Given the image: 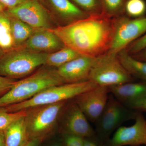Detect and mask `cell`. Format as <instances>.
I'll return each mask as SVG.
<instances>
[{
  "label": "cell",
  "mask_w": 146,
  "mask_h": 146,
  "mask_svg": "<svg viewBox=\"0 0 146 146\" xmlns=\"http://www.w3.org/2000/svg\"><path fill=\"white\" fill-rule=\"evenodd\" d=\"M114 25L115 18L102 13L90 15L69 25L49 29L65 46L82 55L96 58L109 51Z\"/></svg>",
  "instance_id": "obj_1"
},
{
  "label": "cell",
  "mask_w": 146,
  "mask_h": 146,
  "mask_svg": "<svg viewBox=\"0 0 146 146\" xmlns=\"http://www.w3.org/2000/svg\"><path fill=\"white\" fill-rule=\"evenodd\" d=\"M64 83L57 68L47 65L42 67L16 81L8 92L0 97V108L25 101L45 89Z\"/></svg>",
  "instance_id": "obj_2"
},
{
  "label": "cell",
  "mask_w": 146,
  "mask_h": 146,
  "mask_svg": "<svg viewBox=\"0 0 146 146\" xmlns=\"http://www.w3.org/2000/svg\"><path fill=\"white\" fill-rule=\"evenodd\" d=\"M97 86L96 83L89 80L77 83H64L45 89L25 101L1 108L7 112H15L36 106L67 101Z\"/></svg>",
  "instance_id": "obj_3"
},
{
  "label": "cell",
  "mask_w": 146,
  "mask_h": 146,
  "mask_svg": "<svg viewBox=\"0 0 146 146\" xmlns=\"http://www.w3.org/2000/svg\"><path fill=\"white\" fill-rule=\"evenodd\" d=\"M48 54L24 46L5 52L0 57V76L15 80L26 77L46 65Z\"/></svg>",
  "instance_id": "obj_4"
},
{
  "label": "cell",
  "mask_w": 146,
  "mask_h": 146,
  "mask_svg": "<svg viewBox=\"0 0 146 146\" xmlns=\"http://www.w3.org/2000/svg\"><path fill=\"white\" fill-rule=\"evenodd\" d=\"M68 101L25 110V122L30 139L39 138L43 141L54 128Z\"/></svg>",
  "instance_id": "obj_5"
},
{
  "label": "cell",
  "mask_w": 146,
  "mask_h": 146,
  "mask_svg": "<svg viewBox=\"0 0 146 146\" xmlns=\"http://www.w3.org/2000/svg\"><path fill=\"white\" fill-rule=\"evenodd\" d=\"M138 112L127 107L110 94L104 109L95 123L96 136L108 143L112 133L123 123L134 119Z\"/></svg>",
  "instance_id": "obj_6"
},
{
  "label": "cell",
  "mask_w": 146,
  "mask_h": 146,
  "mask_svg": "<svg viewBox=\"0 0 146 146\" xmlns=\"http://www.w3.org/2000/svg\"><path fill=\"white\" fill-rule=\"evenodd\" d=\"M89 80L98 86H110L133 81V77L120 62L117 55L106 54L97 58Z\"/></svg>",
  "instance_id": "obj_7"
},
{
  "label": "cell",
  "mask_w": 146,
  "mask_h": 146,
  "mask_svg": "<svg viewBox=\"0 0 146 146\" xmlns=\"http://www.w3.org/2000/svg\"><path fill=\"white\" fill-rule=\"evenodd\" d=\"M146 33V17L129 18L125 15L115 18L112 44L107 53L117 55Z\"/></svg>",
  "instance_id": "obj_8"
},
{
  "label": "cell",
  "mask_w": 146,
  "mask_h": 146,
  "mask_svg": "<svg viewBox=\"0 0 146 146\" xmlns=\"http://www.w3.org/2000/svg\"><path fill=\"white\" fill-rule=\"evenodd\" d=\"M61 127L63 134H69L84 138L96 135L89 120L74 99L68 101L63 108Z\"/></svg>",
  "instance_id": "obj_9"
},
{
  "label": "cell",
  "mask_w": 146,
  "mask_h": 146,
  "mask_svg": "<svg viewBox=\"0 0 146 146\" xmlns=\"http://www.w3.org/2000/svg\"><path fill=\"white\" fill-rule=\"evenodd\" d=\"M7 12L33 29H51L50 16L42 4L36 0H27Z\"/></svg>",
  "instance_id": "obj_10"
},
{
  "label": "cell",
  "mask_w": 146,
  "mask_h": 146,
  "mask_svg": "<svg viewBox=\"0 0 146 146\" xmlns=\"http://www.w3.org/2000/svg\"><path fill=\"white\" fill-rule=\"evenodd\" d=\"M110 94L108 87L98 86L74 99L88 120L95 123L104 109Z\"/></svg>",
  "instance_id": "obj_11"
},
{
  "label": "cell",
  "mask_w": 146,
  "mask_h": 146,
  "mask_svg": "<svg viewBox=\"0 0 146 146\" xmlns=\"http://www.w3.org/2000/svg\"><path fill=\"white\" fill-rule=\"evenodd\" d=\"M135 123L130 126H121L108 142V146L146 145V120L138 111Z\"/></svg>",
  "instance_id": "obj_12"
},
{
  "label": "cell",
  "mask_w": 146,
  "mask_h": 146,
  "mask_svg": "<svg viewBox=\"0 0 146 146\" xmlns=\"http://www.w3.org/2000/svg\"><path fill=\"white\" fill-rule=\"evenodd\" d=\"M97 58L81 55L57 68L65 83H73L89 80V74Z\"/></svg>",
  "instance_id": "obj_13"
},
{
  "label": "cell",
  "mask_w": 146,
  "mask_h": 146,
  "mask_svg": "<svg viewBox=\"0 0 146 146\" xmlns=\"http://www.w3.org/2000/svg\"><path fill=\"white\" fill-rule=\"evenodd\" d=\"M23 46L37 52L50 53L61 49L65 46L49 29H36Z\"/></svg>",
  "instance_id": "obj_14"
},
{
  "label": "cell",
  "mask_w": 146,
  "mask_h": 146,
  "mask_svg": "<svg viewBox=\"0 0 146 146\" xmlns=\"http://www.w3.org/2000/svg\"><path fill=\"white\" fill-rule=\"evenodd\" d=\"M110 94L126 106L146 97V81L126 82L108 87Z\"/></svg>",
  "instance_id": "obj_15"
},
{
  "label": "cell",
  "mask_w": 146,
  "mask_h": 146,
  "mask_svg": "<svg viewBox=\"0 0 146 146\" xmlns=\"http://www.w3.org/2000/svg\"><path fill=\"white\" fill-rule=\"evenodd\" d=\"M62 22L63 26L86 18L89 14L84 12L71 0H48Z\"/></svg>",
  "instance_id": "obj_16"
},
{
  "label": "cell",
  "mask_w": 146,
  "mask_h": 146,
  "mask_svg": "<svg viewBox=\"0 0 146 146\" xmlns=\"http://www.w3.org/2000/svg\"><path fill=\"white\" fill-rule=\"evenodd\" d=\"M25 115L18 118L3 130L6 146H23L29 141Z\"/></svg>",
  "instance_id": "obj_17"
},
{
  "label": "cell",
  "mask_w": 146,
  "mask_h": 146,
  "mask_svg": "<svg viewBox=\"0 0 146 146\" xmlns=\"http://www.w3.org/2000/svg\"><path fill=\"white\" fill-rule=\"evenodd\" d=\"M120 62L133 77L146 81V62L138 60L128 53L125 49L118 53Z\"/></svg>",
  "instance_id": "obj_18"
},
{
  "label": "cell",
  "mask_w": 146,
  "mask_h": 146,
  "mask_svg": "<svg viewBox=\"0 0 146 146\" xmlns=\"http://www.w3.org/2000/svg\"><path fill=\"white\" fill-rule=\"evenodd\" d=\"M8 13L10 18L11 35L14 48L23 46L35 29Z\"/></svg>",
  "instance_id": "obj_19"
},
{
  "label": "cell",
  "mask_w": 146,
  "mask_h": 146,
  "mask_svg": "<svg viewBox=\"0 0 146 146\" xmlns=\"http://www.w3.org/2000/svg\"><path fill=\"white\" fill-rule=\"evenodd\" d=\"M80 55L77 52L65 46L57 51L48 54L46 65L58 68Z\"/></svg>",
  "instance_id": "obj_20"
},
{
  "label": "cell",
  "mask_w": 146,
  "mask_h": 146,
  "mask_svg": "<svg viewBox=\"0 0 146 146\" xmlns=\"http://www.w3.org/2000/svg\"><path fill=\"white\" fill-rule=\"evenodd\" d=\"M0 48L4 52L14 48L10 18L6 10L0 13Z\"/></svg>",
  "instance_id": "obj_21"
},
{
  "label": "cell",
  "mask_w": 146,
  "mask_h": 146,
  "mask_svg": "<svg viewBox=\"0 0 146 146\" xmlns=\"http://www.w3.org/2000/svg\"><path fill=\"white\" fill-rule=\"evenodd\" d=\"M102 13L115 18L125 15V9L128 0H100Z\"/></svg>",
  "instance_id": "obj_22"
},
{
  "label": "cell",
  "mask_w": 146,
  "mask_h": 146,
  "mask_svg": "<svg viewBox=\"0 0 146 146\" xmlns=\"http://www.w3.org/2000/svg\"><path fill=\"white\" fill-rule=\"evenodd\" d=\"M146 3L145 0H128L126 3L125 13L126 16L132 18L145 16Z\"/></svg>",
  "instance_id": "obj_23"
},
{
  "label": "cell",
  "mask_w": 146,
  "mask_h": 146,
  "mask_svg": "<svg viewBox=\"0 0 146 146\" xmlns=\"http://www.w3.org/2000/svg\"><path fill=\"white\" fill-rule=\"evenodd\" d=\"M79 8L89 15L102 13L100 0H71Z\"/></svg>",
  "instance_id": "obj_24"
},
{
  "label": "cell",
  "mask_w": 146,
  "mask_h": 146,
  "mask_svg": "<svg viewBox=\"0 0 146 146\" xmlns=\"http://www.w3.org/2000/svg\"><path fill=\"white\" fill-rule=\"evenodd\" d=\"M25 114L26 110L8 112L0 108V130H3L11 123Z\"/></svg>",
  "instance_id": "obj_25"
},
{
  "label": "cell",
  "mask_w": 146,
  "mask_h": 146,
  "mask_svg": "<svg viewBox=\"0 0 146 146\" xmlns=\"http://www.w3.org/2000/svg\"><path fill=\"white\" fill-rule=\"evenodd\" d=\"M146 48V33L129 45L125 48L128 53L133 55Z\"/></svg>",
  "instance_id": "obj_26"
},
{
  "label": "cell",
  "mask_w": 146,
  "mask_h": 146,
  "mask_svg": "<svg viewBox=\"0 0 146 146\" xmlns=\"http://www.w3.org/2000/svg\"><path fill=\"white\" fill-rule=\"evenodd\" d=\"M84 138L69 134H63L64 146H84Z\"/></svg>",
  "instance_id": "obj_27"
},
{
  "label": "cell",
  "mask_w": 146,
  "mask_h": 146,
  "mask_svg": "<svg viewBox=\"0 0 146 146\" xmlns=\"http://www.w3.org/2000/svg\"><path fill=\"white\" fill-rule=\"evenodd\" d=\"M16 81V80L0 76V97L8 92Z\"/></svg>",
  "instance_id": "obj_28"
},
{
  "label": "cell",
  "mask_w": 146,
  "mask_h": 146,
  "mask_svg": "<svg viewBox=\"0 0 146 146\" xmlns=\"http://www.w3.org/2000/svg\"><path fill=\"white\" fill-rule=\"evenodd\" d=\"M84 146H108V143L100 140L96 135L89 138H84Z\"/></svg>",
  "instance_id": "obj_29"
},
{
  "label": "cell",
  "mask_w": 146,
  "mask_h": 146,
  "mask_svg": "<svg viewBox=\"0 0 146 146\" xmlns=\"http://www.w3.org/2000/svg\"><path fill=\"white\" fill-rule=\"evenodd\" d=\"M128 108L136 111H146V97L131 104Z\"/></svg>",
  "instance_id": "obj_30"
},
{
  "label": "cell",
  "mask_w": 146,
  "mask_h": 146,
  "mask_svg": "<svg viewBox=\"0 0 146 146\" xmlns=\"http://www.w3.org/2000/svg\"><path fill=\"white\" fill-rule=\"evenodd\" d=\"M27 0H0V3L3 4L7 9L14 8L20 5Z\"/></svg>",
  "instance_id": "obj_31"
},
{
  "label": "cell",
  "mask_w": 146,
  "mask_h": 146,
  "mask_svg": "<svg viewBox=\"0 0 146 146\" xmlns=\"http://www.w3.org/2000/svg\"><path fill=\"white\" fill-rule=\"evenodd\" d=\"M131 56L138 60L146 62V48L140 52Z\"/></svg>",
  "instance_id": "obj_32"
},
{
  "label": "cell",
  "mask_w": 146,
  "mask_h": 146,
  "mask_svg": "<svg viewBox=\"0 0 146 146\" xmlns=\"http://www.w3.org/2000/svg\"><path fill=\"white\" fill-rule=\"evenodd\" d=\"M42 141L39 138H32L30 139L29 141L23 146H39Z\"/></svg>",
  "instance_id": "obj_33"
},
{
  "label": "cell",
  "mask_w": 146,
  "mask_h": 146,
  "mask_svg": "<svg viewBox=\"0 0 146 146\" xmlns=\"http://www.w3.org/2000/svg\"><path fill=\"white\" fill-rule=\"evenodd\" d=\"M0 146H6L3 131L0 130Z\"/></svg>",
  "instance_id": "obj_34"
},
{
  "label": "cell",
  "mask_w": 146,
  "mask_h": 146,
  "mask_svg": "<svg viewBox=\"0 0 146 146\" xmlns=\"http://www.w3.org/2000/svg\"><path fill=\"white\" fill-rule=\"evenodd\" d=\"M7 9L4 6L3 4H2L1 3H0V13L3 12L6 10Z\"/></svg>",
  "instance_id": "obj_35"
},
{
  "label": "cell",
  "mask_w": 146,
  "mask_h": 146,
  "mask_svg": "<svg viewBox=\"0 0 146 146\" xmlns=\"http://www.w3.org/2000/svg\"><path fill=\"white\" fill-rule=\"evenodd\" d=\"M4 51L3 50L1 49L0 48V57L4 53Z\"/></svg>",
  "instance_id": "obj_36"
},
{
  "label": "cell",
  "mask_w": 146,
  "mask_h": 146,
  "mask_svg": "<svg viewBox=\"0 0 146 146\" xmlns=\"http://www.w3.org/2000/svg\"><path fill=\"white\" fill-rule=\"evenodd\" d=\"M36 1H38L39 2L41 3H44V0H36Z\"/></svg>",
  "instance_id": "obj_37"
},
{
  "label": "cell",
  "mask_w": 146,
  "mask_h": 146,
  "mask_svg": "<svg viewBox=\"0 0 146 146\" xmlns=\"http://www.w3.org/2000/svg\"><path fill=\"white\" fill-rule=\"evenodd\" d=\"M51 146H62L60 145H58V144H55V145H52Z\"/></svg>",
  "instance_id": "obj_38"
}]
</instances>
